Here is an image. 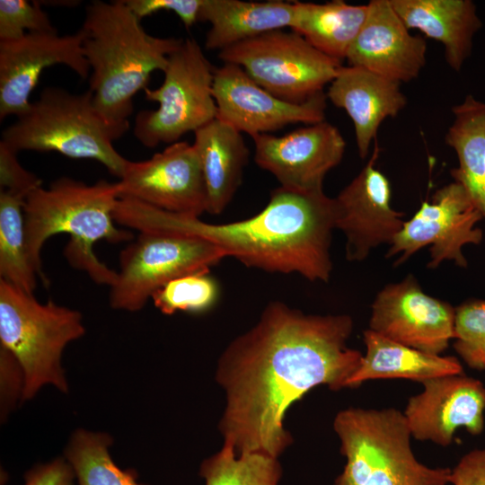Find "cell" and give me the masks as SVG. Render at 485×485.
<instances>
[{"instance_id":"17","label":"cell","mask_w":485,"mask_h":485,"mask_svg":"<svg viewBox=\"0 0 485 485\" xmlns=\"http://www.w3.org/2000/svg\"><path fill=\"white\" fill-rule=\"evenodd\" d=\"M379 146L360 172L334 198L335 229L346 237V258L361 261L371 250L391 244L401 231L403 212L391 206V185L375 167Z\"/></svg>"},{"instance_id":"16","label":"cell","mask_w":485,"mask_h":485,"mask_svg":"<svg viewBox=\"0 0 485 485\" xmlns=\"http://www.w3.org/2000/svg\"><path fill=\"white\" fill-rule=\"evenodd\" d=\"M84 34L60 36L57 31L29 32L15 40L0 41V119L20 117L44 69L64 65L82 79L91 70L83 48Z\"/></svg>"},{"instance_id":"4","label":"cell","mask_w":485,"mask_h":485,"mask_svg":"<svg viewBox=\"0 0 485 485\" xmlns=\"http://www.w3.org/2000/svg\"><path fill=\"white\" fill-rule=\"evenodd\" d=\"M128 128L129 125L110 124L101 116L91 90L72 93L47 87L25 113L3 130L0 142L16 153L53 151L74 159H93L120 179L128 160L113 142Z\"/></svg>"},{"instance_id":"28","label":"cell","mask_w":485,"mask_h":485,"mask_svg":"<svg viewBox=\"0 0 485 485\" xmlns=\"http://www.w3.org/2000/svg\"><path fill=\"white\" fill-rule=\"evenodd\" d=\"M111 443L106 433L74 432L65 454L79 485H143L133 472L121 470L113 462L109 453Z\"/></svg>"},{"instance_id":"34","label":"cell","mask_w":485,"mask_h":485,"mask_svg":"<svg viewBox=\"0 0 485 485\" xmlns=\"http://www.w3.org/2000/svg\"><path fill=\"white\" fill-rule=\"evenodd\" d=\"M138 19L160 11L172 12L178 15L185 27L190 28L198 22L203 0H124Z\"/></svg>"},{"instance_id":"14","label":"cell","mask_w":485,"mask_h":485,"mask_svg":"<svg viewBox=\"0 0 485 485\" xmlns=\"http://www.w3.org/2000/svg\"><path fill=\"white\" fill-rule=\"evenodd\" d=\"M371 308L369 329L397 343L440 355L454 339L455 308L427 295L411 275L386 285Z\"/></svg>"},{"instance_id":"15","label":"cell","mask_w":485,"mask_h":485,"mask_svg":"<svg viewBox=\"0 0 485 485\" xmlns=\"http://www.w3.org/2000/svg\"><path fill=\"white\" fill-rule=\"evenodd\" d=\"M251 138L255 163L280 187L303 191L323 190L326 174L341 162L346 148L338 128L325 120L280 137L260 134Z\"/></svg>"},{"instance_id":"1","label":"cell","mask_w":485,"mask_h":485,"mask_svg":"<svg viewBox=\"0 0 485 485\" xmlns=\"http://www.w3.org/2000/svg\"><path fill=\"white\" fill-rule=\"evenodd\" d=\"M348 314H307L270 302L257 323L235 338L219 358L216 380L226 395L219 428L237 455L278 458L291 445L283 420L288 407L313 387L337 391L363 354L348 347Z\"/></svg>"},{"instance_id":"25","label":"cell","mask_w":485,"mask_h":485,"mask_svg":"<svg viewBox=\"0 0 485 485\" xmlns=\"http://www.w3.org/2000/svg\"><path fill=\"white\" fill-rule=\"evenodd\" d=\"M452 112L454 119L445 141L454 150L458 167L451 175L485 220V102L469 94Z\"/></svg>"},{"instance_id":"11","label":"cell","mask_w":485,"mask_h":485,"mask_svg":"<svg viewBox=\"0 0 485 485\" xmlns=\"http://www.w3.org/2000/svg\"><path fill=\"white\" fill-rule=\"evenodd\" d=\"M482 219L462 185L453 181L438 189L430 202L424 201L413 216L404 221L385 256L395 258L396 266L429 245V269L445 260L465 268L467 260L462 249L481 242L483 234L476 225Z\"/></svg>"},{"instance_id":"9","label":"cell","mask_w":485,"mask_h":485,"mask_svg":"<svg viewBox=\"0 0 485 485\" xmlns=\"http://www.w3.org/2000/svg\"><path fill=\"white\" fill-rule=\"evenodd\" d=\"M224 63L237 65L260 86L276 97L303 103L323 92L341 62L309 44L301 35L276 30L222 51Z\"/></svg>"},{"instance_id":"22","label":"cell","mask_w":485,"mask_h":485,"mask_svg":"<svg viewBox=\"0 0 485 485\" xmlns=\"http://www.w3.org/2000/svg\"><path fill=\"white\" fill-rule=\"evenodd\" d=\"M295 2L203 0L198 22L210 24L205 48L222 51L266 32L291 28Z\"/></svg>"},{"instance_id":"23","label":"cell","mask_w":485,"mask_h":485,"mask_svg":"<svg viewBox=\"0 0 485 485\" xmlns=\"http://www.w3.org/2000/svg\"><path fill=\"white\" fill-rule=\"evenodd\" d=\"M194 136L207 191V213L220 215L242 184L250 152L242 133L218 118Z\"/></svg>"},{"instance_id":"6","label":"cell","mask_w":485,"mask_h":485,"mask_svg":"<svg viewBox=\"0 0 485 485\" xmlns=\"http://www.w3.org/2000/svg\"><path fill=\"white\" fill-rule=\"evenodd\" d=\"M84 332L80 312L50 300L40 303L33 294L0 279V344L22 369V401L33 398L45 384L67 392L62 353Z\"/></svg>"},{"instance_id":"19","label":"cell","mask_w":485,"mask_h":485,"mask_svg":"<svg viewBox=\"0 0 485 485\" xmlns=\"http://www.w3.org/2000/svg\"><path fill=\"white\" fill-rule=\"evenodd\" d=\"M427 42L412 35L394 11L390 0L367 4L365 22L346 59L398 83L417 78L426 65Z\"/></svg>"},{"instance_id":"21","label":"cell","mask_w":485,"mask_h":485,"mask_svg":"<svg viewBox=\"0 0 485 485\" xmlns=\"http://www.w3.org/2000/svg\"><path fill=\"white\" fill-rule=\"evenodd\" d=\"M409 30L440 42L448 66L460 71L470 56L472 38L481 26L471 0H390Z\"/></svg>"},{"instance_id":"29","label":"cell","mask_w":485,"mask_h":485,"mask_svg":"<svg viewBox=\"0 0 485 485\" xmlns=\"http://www.w3.org/2000/svg\"><path fill=\"white\" fill-rule=\"evenodd\" d=\"M281 473L278 458L261 454L237 455L233 446L225 444L199 469L205 485H278Z\"/></svg>"},{"instance_id":"7","label":"cell","mask_w":485,"mask_h":485,"mask_svg":"<svg viewBox=\"0 0 485 485\" xmlns=\"http://www.w3.org/2000/svg\"><path fill=\"white\" fill-rule=\"evenodd\" d=\"M119 198V185L105 180L88 185L60 177L48 189L40 186L27 196L23 207L29 260L42 281L41 251L53 235L67 234L69 243L93 250L100 240L118 243L132 240L130 231L118 228L113 213Z\"/></svg>"},{"instance_id":"3","label":"cell","mask_w":485,"mask_h":485,"mask_svg":"<svg viewBox=\"0 0 485 485\" xmlns=\"http://www.w3.org/2000/svg\"><path fill=\"white\" fill-rule=\"evenodd\" d=\"M81 31L96 110L110 124L129 125L134 96L184 40L148 34L124 0L93 1Z\"/></svg>"},{"instance_id":"27","label":"cell","mask_w":485,"mask_h":485,"mask_svg":"<svg viewBox=\"0 0 485 485\" xmlns=\"http://www.w3.org/2000/svg\"><path fill=\"white\" fill-rule=\"evenodd\" d=\"M27 196L0 190V279L34 294L39 276L27 252L23 214Z\"/></svg>"},{"instance_id":"2","label":"cell","mask_w":485,"mask_h":485,"mask_svg":"<svg viewBox=\"0 0 485 485\" xmlns=\"http://www.w3.org/2000/svg\"><path fill=\"white\" fill-rule=\"evenodd\" d=\"M123 227L207 240L226 257L247 267L274 273H295L310 281L327 282L332 271L331 243L335 229V201L323 190L278 187L266 207L246 219L226 224L160 209L130 198H119L113 214Z\"/></svg>"},{"instance_id":"8","label":"cell","mask_w":485,"mask_h":485,"mask_svg":"<svg viewBox=\"0 0 485 485\" xmlns=\"http://www.w3.org/2000/svg\"><path fill=\"white\" fill-rule=\"evenodd\" d=\"M214 69L199 44L194 39L184 40L168 57L163 84L144 90L146 99L159 105L136 115L137 139L147 148L171 145L215 119Z\"/></svg>"},{"instance_id":"32","label":"cell","mask_w":485,"mask_h":485,"mask_svg":"<svg viewBox=\"0 0 485 485\" xmlns=\"http://www.w3.org/2000/svg\"><path fill=\"white\" fill-rule=\"evenodd\" d=\"M57 31L40 2L0 1V41L15 40L29 32Z\"/></svg>"},{"instance_id":"24","label":"cell","mask_w":485,"mask_h":485,"mask_svg":"<svg viewBox=\"0 0 485 485\" xmlns=\"http://www.w3.org/2000/svg\"><path fill=\"white\" fill-rule=\"evenodd\" d=\"M366 354L347 383L355 388L376 379L402 378L419 382L463 374L459 360L451 356L426 353L392 341L368 329L364 331Z\"/></svg>"},{"instance_id":"10","label":"cell","mask_w":485,"mask_h":485,"mask_svg":"<svg viewBox=\"0 0 485 485\" xmlns=\"http://www.w3.org/2000/svg\"><path fill=\"white\" fill-rule=\"evenodd\" d=\"M225 257L222 250L207 240L139 232L119 253V271L110 287V305L116 310L139 311L172 280L209 271Z\"/></svg>"},{"instance_id":"37","label":"cell","mask_w":485,"mask_h":485,"mask_svg":"<svg viewBox=\"0 0 485 485\" xmlns=\"http://www.w3.org/2000/svg\"><path fill=\"white\" fill-rule=\"evenodd\" d=\"M453 485H485V447L465 454L451 469Z\"/></svg>"},{"instance_id":"30","label":"cell","mask_w":485,"mask_h":485,"mask_svg":"<svg viewBox=\"0 0 485 485\" xmlns=\"http://www.w3.org/2000/svg\"><path fill=\"white\" fill-rule=\"evenodd\" d=\"M218 294L216 279L204 271L172 280L152 296V301L161 313L168 315L178 311L199 313L213 306Z\"/></svg>"},{"instance_id":"18","label":"cell","mask_w":485,"mask_h":485,"mask_svg":"<svg viewBox=\"0 0 485 485\" xmlns=\"http://www.w3.org/2000/svg\"><path fill=\"white\" fill-rule=\"evenodd\" d=\"M423 391L411 396L403 412L412 437L448 446L459 428L472 435L484 428L485 385L461 375L421 383Z\"/></svg>"},{"instance_id":"13","label":"cell","mask_w":485,"mask_h":485,"mask_svg":"<svg viewBox=\"0 0 485 485\" xmlns=\"http://www.w3.org/2000/svg\"><path fill=\"white\" fill-rule=\"evenodd\" d=\"M212 93L216 118L251 137L291 124L325 120L327 97L323 92L303 103L288 102L263 89L242 67L230 63L214 69Z\"/></svg>"},{"instance_id":"5","label":"cell","mask_w":485,"mask_h":485,"mask_svg":"<svg viewBox=\"0 0 485 485\" xmlns=\"http://www.w3.org/2000/svg\"><path fill=\"white\" fill-rule=\"evenodd\" d=\"M333 428L346 457L334 485H447L451 468L417 460L403 412L394 408H348Z\"/></svg>"},{"instance_id":"26","label":"cell","mask_w":485,"mask_h":485,"mask_svg":"<svg viewBox=\"0 0 485 485\" xmlns=\"http://www.w3.org/2000/svg\"><path fill=\"white\" fill-rule=\"evenodd\" d=\"M367 14V4H350L342 0L323 4L295 2L291 31L301 35L322 54L346 59Z\"/></svg>"},{"instance_id":"35","label":"cell","mask_w":485,"mask_h":485,"mask_svg":"<svg viewBox=\"0 0 485 485\" xmlns=\"http://www.w3.org/2000/svg\"><path fill=\"white\" fill-rule=\"evenodd\" d=\"M1 368V403L2 416L22 398L24 377L22 369L16 358L5 348H0Z\"/></svg>"},{"instance_id":"20","label":"cell","mask_w":485,"mask_h":485,"mask_svg":"<svg viewBox=\"0 0 485 485\" xmlns=\"http://www.w3.org/2000/svg\"><path fill=\"white\" fill-rule=\"evenodd\" d=\"M326 97L351 119L361 158L368 154L383 121L396 117L407 104L400 83L352 66H341Z\"/></svg>"},{"instance_id":"36","label":"cell","mask_w":485,"mask_h":485,"mask_svg":"<svg viewBox=\"0 0 485 485\" xmlns=\"http://www.w3.org/2000/svg\"><path fill=\"white\" fill-rule=\"evenodd\" d=\"M75 477L66 459L57 458L27 472L24 485H74Z\"/></svg>"},{"instance_id":"12","label":"cell","mask_w":485,"mask_h":485,"mask_svg":"<svg viewBox=\"0 0 485 485\" xmlns=\"http://www.w3.org/2000/svg\"><path fill=\"white\" fill-rule=\"evenodd\" d=\"M119 198L169 212L200 216L207 191L198 154L186 141L169 145L145 161H129L118 181Z\"/></svg>"},{"instance_id":"31","label":"cell","mask_w":485,"mask_h":485,"mask_svg":"<svg viewBox=\"0 0 485 485\" xmlns=\"http://www.w3.org/2000/svg\"><path fill=\"white\" fill-rule=\"evenodd\" d=\"M454 348L472 368H485V300H472L455 308Z\"/></svg>"},{"instance_id":"33","label":"cell","mask_w":485,"mask_h":485,"mask_svg":"<svg viewBox=\"0 0 485 485\" xmlns=\"http://www.w3.org/2000/svg\"><path fill=\"white\" fill-rule=\"evenodd\" d=\"M41 183L40 178L21 165L16 152L0 142V190L29 195Z\"/></svg>"}]
</instances>
